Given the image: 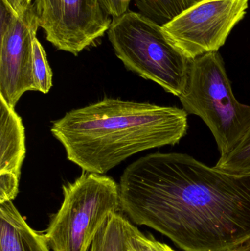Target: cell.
Here are the masks:
<instances>
[{
  "label": "cell",
  "mask_w": 250,
  "mask_h": 251,
  "mask_svg": "<svg viewBox=\"0 0 250 251\" xmlns=\"http://www.w3.org/2000/svg\"><path fill=\"white\" fill-rule=\"evenodd\" d=\"M121 211L184 251H232L250 238V173L210 167L186 153L156 152L120 177Z\"/></svg>",
  "instance_id": "6da1fadb"
},
{
  "label": "cell",
  "mask_w": 250,
  "mask_h": 251,
  "mask_svg": "<svg viewBox=\"0 0 250 251\" xmlns=\"http://www.w3.org/2000/svg\"><path fill=\"white\" fill-rule=\"evenodd\" d=\"M187 130L183 109L112 98L71 110L51 128L68 160L101 175L139 152L178 144Z\"/></svg>",
  "instance_id": "7a4b0ae2"
},
{
  "label": "cell",
  "mask_w": 250,
  "mask_h": 251,
  "mask_svg": "<svg viewBox=\"0 0 250 251\" xmlns=\"http://www.w3.org/2000/svg\"><path fill=\"white\" fill-rule=\"evenodd\" d=\"M188 114L199 116L212 133L220 155L231 152L250 127V106L239 102L218 51L191 60L184 91L179 97Z\"/></svg>",
  "instance_id": "3957f363"
},
{
  "label": "cell",
  "mask_w": 250,
  "mask_h": 251,
  "mask_svg": "<svg viewBox=\"0 0 250 251\" xmlns=\"http://www.w3.org/2000/svg\"><path fill=\"white\" fill-rule=\"evenodd\" d=\"M108 38L125 67L181 97L191 60L179 52L163 34L161 25L139 12L128 10L113 18Z\"/></svg>",
  "instance_id": "277c9868"
},
{
  "label": "cell",
  "mask_w": 250,
  "mask_h": 251,
  "mask_svg": "<svg viewBox=\"0 0 250 251\" xmlns=\"http://www.w3.org/2000/svg\"><path fill=\"white\" fill-rule=\"evenodd\" d=\"M63 191L61 207L44 234L45 241L53 251H88L109 217L121 211L119 184L85 171Z\"/></svg>",
  "instance_id": "5b68a950"
},
{
  "label": "cell",
  "mask_w": 250,
  "mask_h": 251,
  "mask_svg": "<svg viewBox=\"0 0 250 251\" xmlns=\"http://www.w3.org/2000/svg\"><path fill=\"white\" fill-rule=\"evenodd\" d=\"M249 0H202L161 26L168 42L189 60L218 51L245 18Z\"/></svg>",
  "instance_id": "8992f818"
},
{
  "label": "cell",
  "mask_w": 250,
  "mask_h": 251,
  "mask_svg": "<svg viewBox=\"0 0 250 251\" xmlns=\"http://www.w3.org/2000/svg\"><path fill=\"white\" fill-rule=\"evenodd\" d=\"M34 6L47 41L75 56L104 36L113 20L100 0H35Z\"/></svg>",
  "instance_id": "52a82bcc"
},
{
  "label": "cell",
  "mask_w": 250,
  "mask_h": 251,
  "mask_svg": "<svg viewBox=\"0 0 250 251\" xmlns=\"http://www.w3.org/2000/svg\"><path fill=\"white\" fill-rule=\"evenodd\" d=\"M39 28L34 4L16 14L0 44V96L15 108L23 94L33 89L32 43Z\"/></svg>",
  "instance_id": "ba28073f"
},
{
  "label": "cell",
  "mask_w": 250,
  "mask_h": 251,
  "mask_svg": "<svg viewBox=\"0 0 250 251\" xmlns=\"http://www.w3.org/2000/svg\"><path fill=\"white\" fill-rule=\"evenodd\" d=\"M0 251H51L44 234L28 225L12 201L0 203Z\"/></svg>",
  "instance_id": "9c48e42d"
},
{
  "label": "cell",
  "mask_w": 250,
  "mask_h": 251,
  "mask_svg": "<svg viewBox=\"0 0 250 251\" xmlns=\"http://www.w3.org/2000/svg\"><path fill=\"white\" fill-rule=\"evenodd\" d=\"M25 154L22 119L0 96V173H13L20 177Z\"/></svg>",
  "instance_id": "30bf717a"
},
{
  "label": "cell",
  "mask_w": 250,
  "mask_h": 251,
  "mask_svg": "<svg viewBox=\"0 0 250 251\" xmlns=\"http://www.w3.org/2000/svg\"><path fill=\"white\" fill-rule=\"evenodd\" d=\"M130 223L120 212L112 214L94 239L91 251H131L128 245Z\"/></svg>",
  "instance_id": "8fae6325"
},
{
  "label": "cell",
  "mask_w": 250,
  "mask_h": 251,
  "mask_svg": "<svg viewBox=\"0 0 250 251\" xmlns=\"http://www.w3.org/2000/svg\"><path fill=\"white\" fill-rule=\"evenodd\" d=\"M139 13L165 25L191 5L189 0H135Z\"/></svg>",
  "instance_id": "7c38bea8"
},
{
  "label": "cell",
  "mask_w": 250,
  "mask_h": 251,
  "mask_svg": "<svg viewBox=\"0 0 250 251\" xmlns=\"http://www.w3.org/2000/svg\"><path fill=\"white\" fill-rule=\"evenodd\" d=\"M32 77L34 91L48 94L52 87V72L46 53L38 38L32 43Z\"/></svg>",
  "instance_id": "4fadbf2b"
},
{
  "label": "cell",
  "mask_w": 250,
  "mask_h": 251,
  "mask_svg": "<svg viewBox=\"0 0 250 251\" xmlns=\"http://www.w3.org/2000/svg\"><path fill=\"white\" fill-rule=\"evenodd\" d=\"M214 167L236 174L250 173V127L241 143L230 153L221 155Z\"/></svg>",
  "instance_id": "5bb4252c"
},
{
  "label": "cell",
  "mask_w": 250,
  "mask_h": 251,
  "mask_svg": "<svg viewBox=\"0 0 250 251\" xmlns=\"http://www.w3.org/2000/svg\"><path fill=\"white\" fill-rule=\"evenodd\" d=\"M128 245L131 251H177L151 235L145 236L132 223L129 224Z\"/></svg>",
  "instance_id": "9a60e30c"
},
{
  "label": "cell",
  "mask_w": 250,
  "mask_h": 251,
  "mask_svg": "<svg viewBox=\"0 0 250 251\" xmlns=\"http://www.w3.org/2000/svg\"><path fill=\"white\" fill-rule=\"evenodd\" d=\"M19 177L13 173H0V203L12 201L19 193Z\"/></svg>",
  "instance_id": "2e32d148"
},
{
  "label": "cell",
  "mask_w": 250,
  "mask_h": 251,
  "mask_svg": "<svg viewBox=\"0 0 250 251\" xmlns=\"http://www.w3.org/2000/svg\"><path fill=\"white\" fill-rule=\"evenodd\" d=\"M131 0H100L103 8L112 17H117L129 10Z\"/></svg>",
  "instance_id": "e0dca14e"
},
{
  "label": "cell",
  "mask_w": 250,
  "mask_h": 251,
  "mask_svg": "<svg viewBox=\"0 0 250 251\" xmlns=\"http://www.w3.org/2000/svg\"><path fill=\"white\" fill-rule=\"evenodd\" d=\"M1 17H0V35L7 31L10 22L17 13L7 2V0H1Z\"/></svg>",
  "instance_id": "ac0fdd59"
},
{
  "label": "cell",
  "mask_w": 250,
  "mask_h": 251,
  "mask_svg": "<svg viewBox=\"0 0 250 251\" xmlns=\"http://www.w3.org/2000/svg\"><path fill=\"white\" fill-rule=\"evenodd\" d=\"M7 1L17 14L26 10L32 4V0H7Z\"/></svg>",
  "instance_id": "d6986e66"
},
{
  "label": "cell",
  "mask_w": 250,
  "mask_h": 251,
  "mask_svg": "<svg viewBox=\"0 0 250 251\" xmlns=\"http://www.w3.org/2000/svg\"><path fill=\"white\" fill-rule=\"evenodd\" d=\"M232 251H250V238Z\"/></svg>",
  "instance_id": "ffe728a7"
},
{
  "label": "cell",
  "mask_w": 250,
  "mask_h": 251,
  "mask_svg": "<svg viewBox=\"0 0 250 251\" xmlns=\"http://www.w3.org/2000/svg\"><path fill=\"white\" fill-rule=\"evenodd\" d=\"M189 2H190V4H194V3L198 2V1H202V0H189Z\"/></svg>",
  "instance_id": "44dd1931"
}]
</instances>
